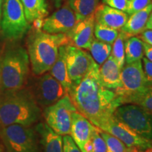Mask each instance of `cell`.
<instances>
[{
  "instance_id": "6da1fadb",
  "label": "cell",
  "mask_w": 152,
  "mask_h": 152,
  "mask_svg": "<svg viewBox=\"0 0 152 152\" xmlns=\"http://www.w3.org/2000/svg\"><path fill=\"white\" fill-rule=\"evenodd\" d=\"M68 94L77 111L98 128L119 106L115 92L101 83L97 64L78 84L73 85Z\"/></svg>"
},
{
  "instance_id": "7a4b0ae2",
  "label": "cell",
  "mask_w": 152,
  "mask_h": 152,
  "mask_svg": "<svg viewBox=\"0 0 152 152\" xmlns=\"http://www.w3.org/2000/svg\"><path fill=\"white\" fill-rule=\"evenodd\" d=\"M41 115V108L29 88L0 92L1 127L14 124L32 126L38 122Z\"/></svg>"
},
{
  "instance_id": "3957f363",
  "label": "cell",
  "mask_w": 152,
  "mask_h": 152,
  "mask_svg": "<svg viewBox=\"0 0 152 152\" xmlns=\"http://www.w3.org/2000/svg\"><path fill=\"white\" fill-rule=\"evenodd\" d=\"M67 45L70 42L66 34H49L34 29L27 42V52L34 75H41L49 71L57 59L59 47Z\"/></svg>"
},
{
  "instance_id": "277c9868",
  "label": "cell",
  "mask_w": 152,
  "mask_h": 152,
  "mask_svg": "<svg viewBox=\"0 0 152 152\" xmlns=\"http://www.w3.org/2000/svg\"><path fill=\"white\" fill-rule=\"evenodd\" d=\"M28 52L20 46H9L0 54V92L20 90L30 72Z\"/></svg>"
},
{
  "instance_id": "5b68a950",
  "label": "cell",
  "mask_w": 152,
  "mask_h": 152,
  "mask_svg": "<svg viewBox=\"0 0 152 152\" xmlns=\"http://www.w3.org/2000/svg\"><path fill=\"white\" fill-rule=\"evenodd\" d=\"M149 87L144 77L142 60L126 64L121 73V83L115 90L118 106L132 104Z\"/></svg>"
},
{
  "instance_id": "8992f818",
  "label": "cell",
  "mask_w": 152,
  "mask_h": 152,
  "mask_svg": "<svg viewBox=\"0 0 152 152\" xmlns=\"http://www.w3.org/2000/svg\"><path fill=\"white\" fill-rule=\"evenodd\" d=\"M0 137L5 149L11 152H41L35 128L18 124L1 127Z\"/></svg>"
},
{
  "instance_id": "52a82bcc",
  "label": "cell",
  "mask_w": 152,
  "mask_h": 152,
  "mask_svg": "<svg viewBox=\"0 0 152 152\" xmlns=\"http://www.w3.org/2000/svg\"><path fill=\"white\" fill-rule=\"evenodd\" d=\"M30 24L25 15L20 0H4L1 18V31L11 41L21 39L29 31Z\"/></svg>"
},
{
  "instance_id": "ba28073f",
  "label": "cell",
  "mask_w": 152,
  "mask_h": 152,
  "mask_svg": "<svg viewBox=\"0 0 152 152\" xmlns=\"http://www.w3.org/2000/svg\"><path fill=\"white\" fill-rule=\"evenodd\" d=\"M113 115L140 135L152 140V113L150 111L137 104H126L117 107Z\"/></svg>"
},
{
  "instance_id": "9c48e42d",
  "label": "cell",
  "mask_w": 152,
  "mask_h": 152,
  "mask_svg": "<svg viewBox=\"0 0 152 152\" xmlns=\"http://www.w3.org/2000/svg\"><path fill=\"white\" fill-rule=\"evenodd\" d=\"M77 111L69 94H66L56 103L45 108L43 116L45 123L61 136L70 134L72 114Z\"/></svg>"
},
{
  "instance_id": "30bf717a",
  "label": "cell",
  "mask_w": 152,
  "mask_h": 152,
  "mask_svg": "<svg viewBox=\"0 0 152 152\" xmlns=\"http://www.w3.org/2000/svg\"><path fill=\"white\" fill-rule=\"evenodd\" d=\"M29 90L41 109L52 105L68 94L59 82L47 72L34 79Z\"/></svg>"
},
{
  "instance_id": "8fae6325",
  "label": "cell",
  "mask_w": 152,
  "mask_h": 152,
  "mask_svg": "<svg viewBox=\"0 0 152 152\" xmlns=\"http://www.w3.org/2000/svg\"><path fill=\"white\" fill-rule=\"evenodd\" d=\"M102 130L116 137L127 147L134 150H144L152 148V140L137 134L112 115L100 126Z\"/></svg>"
},
{
  "instance_id": "7c38bea8",
  "label": "cell",
  "mask_w": 152,
  "mask_h": 152,
  "mask_svg": "<svg viewBox=\"0 0 152 152\" xmlns=\"http://www.w3.org/2000/svg\"><path fill=\"white\" fill-rule=\"evenodd\" d=\"M66 60L68 75L73 85L78 84L96 64L88 52L71 45H66Z\"/></svg>"
},
{
  "instance_id": "4fadbf2b",
  "label": "cell",
  "mask_w": 152,
  "mask_h": 152,
  "mask_svg": "<svg viewBox=\"0 0 152 152\" xmlns=\"http://www.w3.org/2000/svg\"><path fill=\"white\" fill-rule=\"evenodd\" d=\"M77 22L74 11L66 4L44 19L42 30L49 34H67Z\"/></svg>"
},
{
  "instance_id": "5bb4252c",
  "label": "cell",
  "mask_w": 152,
  "mask_h": 152,
  "mask_svg": "<svg viewBox=\"0 0 152 152\" xmlns=\"http://www.w3.org/2000/svg\"><path fill=\"white\" fill-rule=\"evenodd\" d=\"M95 15L77 22L69 33L66 34L70 45L83 49H89L95 39L94 35Z\"/></svg>"
},
{
  "instance_id": "9a60e30c",
  "label": "cell",
  "mask_w": 152,
  "mask_h": 152,
  "mask_svg": "<svg viewBox=\"0 0 152 152\" xmlns=\"http://www.w3.org/2000/svg\"><path fill=\"white\" fill-rule=\"evenodd\" d=\"M95 127L77 111L72 114L70 135L83 152L85 151V147L90 141Z\"/></svg>"
},
{
  "instance_id": "2e32d148",
  "label": "cell",
  "mask_w": 152,
  "mask_h": 152,
  "mask_svg": "<svg viewBox=\"0 0 152 152\" xmlns=\"http://www.w3.org/2000/svg\"><path fill=\"white\" fill-rule=\"evenodd\" d=\"M94 15L96 23L118 30L123 27L129 17L126 12L112 8L105 4L97 6Z\"/></svg>"
},
{
  "instance_id": "e0dca14e",
  "label": "cell",
  "mask_w": 152,
  "mask_h": 152,
  "mask_svg": "<svg viewBox=\"0 0 152 152\" xmlns=\"http://www.w3.org/2000/svg\"><path fill=\"white\" fill-rule=\"evenodd\" d=\"M35 130L39 136L43 152H64L61 135L53 131L44 123H38Z\"/></svg>"
},
{
  "instance_id": "ac0fdd59",
  "label": "cell",
  "mask_w": 152,
  "mask_h": 152,
  "mask_svg": "<svg viewBox=\"0 0 152 152\" xmlns=\"http://www.w3.org/2000/svg\"><path fill=\"white\" fill-rule=\"evenodd\" d=\"M121 69L110 55L99 67V78L102 85L111 90H116L121 83Z\"/></svg>"
},
{
  "instance_id": "d6986e66",
  "label": "cell",
  "mask_w": 152,
  "mask_h": 152,
  "mask_svg": "<svg viewBox=\"0 0 152 152\" xmlns=\"http://www.w3.org/2000/svg\"><path fill=\"white\" fill-rule=\"evenodd\" d=\"M151 11L152 3L149 4L147 7L142 10L130 15L127 22L121 29V32L124 33L128 37L141 34L145 30L146 25Z\"/></svg>"
},
{
  "instance_id": "ffe728a7",
  "label": "cell",
  "mask_w": 152,
  "mask_h": 152,
  "mask_svg": "<svg viewBox=\"0 0 152 152\" xmlns=\"http://www.w3.org/2000/svg\"><path fill=\"white\" fill-rule=\"evenodd\" d=\"M49 73L57 80L68 91L71 90L73 85L68 73L66 60V45H62L58 49V54L54 64L49 70Z\"/></svg>"
},
{
  "instance_id": "44dd1931",
  "label": "cell",
  "mask_w": 152,
  "mask_h": 152,
  "mask_svg": "<svg viewBox=\"0 0 152 152\" xmlns=\"http://www.w3.org/2000/svg\"><path fill=\"white\" fill-rule=\"evenodd\" d=\"M25 15L29 23L35 19L44 18L48 14V6L46 0H20Z\"/></svg>"
},
{
  "instance_id": "7402d4cb",
  "label": "cell",
  "mask_w": 152,
  "mask_h": 152,
  "mask_svg": "<svg viewBox=\"0 0 152 152\" xmlns=\"http://www.w3.org/2000/svg\"><path fill=\"white\" fill-rule=\"evenodd\" d=\"M98 4L99 0H68V2L78 22L94 14Z\"/></svg>"
},
{
  "instance_id": "603a6c76",
  "label": "cell",
  "mask_w": 152,
  "mask_h": 152,
  "mask_svg": "<svg viewBox=\"0 0 152 152\" xmlns=\"http://www.w3.org/2000/svg\"><path fill=\"white\" fill-rule=\"evenodd\" d=\"M143 41L140 37L132 36L125 42V58L126 64L142 60L144 57Z\"/></svg>"
},
{
  "instance_id": "cb8c5ba5",
  "label": "cell",
  "mask_w": 152,
  "mask_h": 152,
  "mask_svg": "<svg viewBox=\"0 0 152 152\" xmlns=\"http://www.w3.org/2000/svg\"><path fill=\"white\" fill-rule=\"evenodd\" d=\"M111 45L94 39L89 50L93 59L100 66L111 55Z\"/></svg>"
},
{
  "instance_id": "d4e9b609",
  "label": "cell",
  "mask_w": 152,
  "mask_h": 152,
  "mask_svg": "<svg viewBox=\"0 0 152 152\" xmlns=\"http://www.w3.org/2000/svg\"><path fill=\"white\" fill-rule=\"evenodd\" d=\"M98 130L105 141L106 152H132L137 151L127 147L122 141L113 134L102 130L99 128H98Z\"/></svg>"
},
{
  "instance_id": "484cf974",
  "label": "cell",
  "mask_w": 152,
  "mask_h": 152,
  "mask_svg": "<svg viewBox=\"0 0 152 152\" xmlns=\"http://www.w3.org/2000/svg\"><path fill=\"white\" fill-rule=\"evenodd\" d=\"M128 35L121 31L115 42L113 44L111 49V56L114 58L121 69H122L125 64V42L128 39Z\"/></svg>"
},
{
  "instance_id": "4316f807",
  "label": "cell",
  "mask_w": 152,
  "mask_h": 152,
  "mask_svg": "<svg viewBox=\"0 0 152 152\" xmlns=\"http://www.w3.org/2000/svg\"><path fill=\"white\" fill-rule=\"evenodd\" d=\"M94 35L98 40L113 45L119 35V32L118 30L107 27L95 21Z\"/></svg>"
},
{
  "instance_id": "83f0119b",
  "label": "cell",
  "mask_w": 152,
  "mask_h": 152,
  "mask_svg": "<svg viewBox=\"0 0 152 152\" xmlns=\"http://www.w3.org/2000/svg\"><path fill=\"white\" fill-rule=\"evenodd\" d=\"M85 152H106L105 141L96 127L93 130L90 141L85 147Z\"/></svg>"
},
{
  "instance_id": "f1b7e54d",
  "label": "cell",
  "mask_w": 152,
  "mask_h": 152,
  "mask_svg": "<svg viewBox=\"0 0 152 152\" xmlns=\"http://www.w3.org/2000/svg\"><path fill=\"white\" fill-rule=\"evenodd\" d=\"M132 104L142 106L152 113V86L148 87L145 92L134 100Z\"/></svg>"
},
{
  "instance_id": "f546056e",
  "label": "cell",
  "mask_w": 152,
  "mask_h": 152,
  "mask_svg": "<svg viewBox=\"0 0 152 152\" xmlns=\"http://www.w3.org/2000/svg\"><path fill=\"white\" fill-rule=\"evenodd\" d=\"M151 3V0H130L128 1L125 12L128 15L142 10Z\"/></svg>"
},
{
  "instance_id": "4dcf8cb0",
  "label": "cell",
  "mask_w": 152,
  "mask_h": 152,
  "mask_svg": "<svg viewBox=\"0 0 152 152\" xmlns=\"http://www.w3.org/2000/svg\"><path fill=\"white\" fill-rule=\"evenodd\" d=\"M63 148L64 152H83L70 134L63 136Z\"/></svg>"
},
{
  "instance_id": "1f68e13d",
  "label": "cell",
  "mask_w": 152,
  "mask_h": 152,
  "mask_svg": "<svg viewBox=\"0 0 152 152\" xmlns=\"http://www.w3.org/2000/svg\"><path fill=\"white\" fill-rule=\"evenodd\" d=\"M144 64V74L145 77L146 82L148 86H152V61H149L146 57L142 58Z\"/></svg>"
},
{
  "instance_id": "d6a6232c",
  "label": "cell",
  "mask_w": 152,
  "mask_h": 152,
  "mask_svg": "<svg viewBox=\"0 0 152 152\" xmlns=\"http://www.w3.org/2000/svg\"><path fill=\"white\" fill-rule=\"evenodd\" d=\"M105 4L109 6L112 8L118 9L125 12L128 6V0H103Z\"/></svg>"
},
{
  "instance_id": "836d02e7",
  "label": "cell",
  "mask_w": 152,
  "mask_h": 152,
  "mask_svg": "<svg viewBox=\"0 0 152 152\" xmlns=\"http://www.w3.org/2000/svg\"><path fill=\"white\" fill-rule=\"evenodd\" d=\"M140 37L144 42L149 44L152 46V30H145L140 34Z\"/></svg>"
},
{
  "instance_id": "e575fe53",
  "label": "cell",
  "mask_w": 152,
  "mask_h": 152,
  "mask_svg": "<svg viewBox=\"0 0 152 152\" xmlns=\"http://www.w3.org/2000/svg\"><path fill=\"white\" fill-rule=\"evenodd\" d=\"M143 46L144 54H145L146 58L152 61V46L150 45L149 44L144 42H143Z\"/></svg>"
},
{
  "instance_id": "d590c367",
  "label": "cell",
  "mask_w": 152,
  "mask_h": 152,
  "mask_svg": "<svg viewBox=\"0 0 152 152\" xmlns=\"http://www.w3.org/2000/svg\"><path fill=\"white\" fill-rule=\"evenodd\" d=\"M44 23V18H37L35 19L33 22L34 29L35 30H42Z\"/></svg>"
},
{
  "instance_id": "8d00e7d4",
  "label": "cell",
  "mask_w": 152,
  "mask_h": 152,
  "mask_svg": "<svg viewBox=\"0 0 152 152\" xmlns=\"http://www.w3.org/2000/svg\"><path fill=\"white\" fill-rule=\"evenodd\" d=\"M145 30H152V11L150 13L149 19H148L147 25H146Z\"/></svg>"
},
{
  "instance_id": "74e56055",
  "label": "cell",
  "mask_w": 152,
  "mask_h": 152,
  "mask_svg": "<svg viewBox=\"0 0 152 152\" xmlns=\"http://www.w3.org/2000/svg\"><path fill=\"white\" fill-rule=\"evenodd\" d=\"M51 1H52L53 4H54V7H56L57 9H59L62 6L63 1H64V0H51Z\"/></svg>"
},
{
  "instance_id": "f35d334b",
  "label": "cell",
  "mask_w": 152,
  "mask_h": 152,
  "mask_svg": "<svg viewBox=\"0 0 152 152\" xmlns=\"http://www.w3.org/2000/svg\"><path fill=\"white\" fill-rule=\"evenodd\" d=\"M4 0H0V31H1V11H2V4Z\"/></svg>"
},
{
  "instance_id": "ab89813d",
  "label": "cell",
  "mask_w": 152,
  "mask_h": 152,
  "mask_svg": "<svg viewBox=\"0 0 152 152\" xmlns=\"http://www.w3.org/2000/svg\"><path fill=\"white\" fill-rule=\"evenodd\" d=\"M132 152H152V148H150V149H144V150H137V151H134Z\"/></svg>"
},
{
  "instance_id": "60d3db41",
  "label": "cell",
  "mask_w": 152,
  "mask_h": 152,
  "mask_svg": "<svg viewBox=\"0 0 152 152\" xmlns=\"http://www.w3.org/2000/svg\"><path fill=\"white\" fill-rule=\"evenodd\" d=\"M0 152H5V150H4L2 145L0 143Z\"/></svg>"
},
{
  "instance_id": "b9f144b4",
  "label": "cell",
  "mask_w": 152,
  "mask_h": 152,
  "mask_svg": "<svg viewBox=\"0 0 152 152\" xmlns=\"http://www.w3.org/2000/svg\"><path fill=\"white\" fill-rule=\"evenodd\" d=\"M5 152H11L10 151H9L8 149H5Z\"/></svg>"
},
{
  "instance_id": "7bdbcfd3",
  "label": "cell",
  "mask_w": 152,
  "mask_h": 152,
  "mask_svg": "<svg viewBox=\"0 0 152 152\" xmlns=\"http://www.w3.org/2000/svg\"><path fill=\"white\" fill-rule=\"evenodd\" d=\"M128 1H130V0H128Z\"/></svg>"
}]
</instances>
